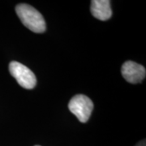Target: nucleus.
Listing matches in <instances>:
<instances>
[{
    "label": "nucleus",
    "instance_id": "39448f33",
    "mask_svg": "<svg viewBox=\"0 0 146 146\" xmlns=\"http://www.w3.org/2000/svg\"><path fill=\"white\" fill-rule=\"evenodd\" d=\"M90 11L92 15L100 21H107L112 16V11L109 0H93Z\"/></svg>",
    "mask_w": 146,
    "mask_h": 146
},
{
    "label": "nucleus",
    "instance_id": "f03ea898",
    "mask_svg": "<svg viewBox=\"0 0 146 146\" xmlns=\"http://www.w3.org/2000/svg\"><path fill=\"white\" fill-rule=\"evenodd\" d=\"M68 109L81 123H86L94 110V103L87 96L77 94L70 100Z\"/></svg>",
    "mask_w": 146,
    "mask_h": 146
},
{
    "label": "nucleus",
    "instance_id": "f257e3e1",
    "mask_svg": "<svg viewBox=\"0 0 146 146\" xmlns=\"http://www.w3.org/2000/svg\"><path fill=\"white\" fill-rule=\"evenodd\" d=\"M16 11L19 19L25 26L36 33H42L46 31V21L42 15L26 3H20L16 7Z\"/></svg>",
    "mask_w": 146,
    "mask_h": 146
},
{
    "label": "nucleus",
    "instance_id": "423d86ee",
    "mask_svg": "<svg viewBox=\"0 0 146 146\" xmlns=\"http://www.w3.org/2000/svg\"><path fill=\"white\" fill-rule=\"evenodd\" d=\"M136 146H146L145 145V140H143V141H140L138 144H136Z\"/></svg>",
    "mask_w": 146,
    "mask_h": 146
},
{
    "label": "nucleus",
    "instance_id": "7ed1b4c3",
    "mask_svg": "<svg viewBox=\"0 0 146 146\" xmlns=\"http://www.w3.org/2000/svg\"><path fill=\"white\" fill-rule=\"evenodd\" d=\"M9 72L21 87L26 89H32L36 86V78L34 73L24 64L16 61L11 62Z\"/></svg>",
    "mask_w": 146,
    "mask_h": 146
},
{
    "label": "nucleus",
    "instance_id": "0eeeda50",
    "mask_svg": "<svg viewBox=\"0 0 146 146\" xmlns=\"http://www.w3.org/2000/svg\"><path fill=\"white\" fill-rule=\"evenodd\" d=\"M35 146H41V145H35Z\"/></svg>",
    "mask_w": 146,
    "mask_h": 146
},
{
    "label": "nucleus",
    "instance_id": "20e7f679",
    "mask_svg": "<svg viewBox=\"0 0 146 146\" xmlns=\"http://www.w3.org/2000/svg\"><path fill=\"white\" fill-rule=\"evenodd\" d=\"M123 77L131 84H138L145 78V67L133 61H126L121 68Z\"/></svg>",
    "mask_w": 146,
    "mask_h": 146
}]
</instances>
